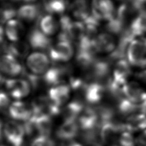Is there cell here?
<instances>
[{
    "label": "cell",
    "mask_w": 146,
    "mask_h": 146,
    "mask_svg": "<svg viewBox=\"0 0 146 146\" xmlns=\"http://www.w3.org/2000/svg\"><path fill=\"white\" fill-rule=\"evenodd\" d=\"M5 79H4V78L2 75V74L0 72V87L2 85L5 84Z\"/></svg>",
    "instance_id": "37"
},
{
    "label": "cell",
    "mask_w": 146,
    "mask_h": 146,
    "mask_svg": "<svg viewBox=\"0 0 146 146\" xmlns=\"http://www.w3.org/2000/svg\"><path fill=\"white\" fill-rule=\"evenodd\" d=\"M128 28L134 38L146 34V8L141 10L132 20Z\"/></svg>",
    "instance_id": "19"
},
{
    "label": "cell",
    "mask_w": 146,
    "mask_h": 146,
    "mask_svg": "<svg viewBox=\"0 0 146 146\" xmlns=\"http://www.w3.org/2000/svg\"><path fill=\"white\" fill-rule=\"evenodd\" d=\"M110 146H119L118 144H111Z\"/></svg>",
    "instance_id": "40"
},
{
    "label": "cell",
    "mask_w": 146,
    "mask_h": 146,
    "mask_svg": "<svg viewBox=\"0 0 146 146\" xmlns=\"http://www.w3.org/2000/svg\"><path fill=\"white\" fill-rule=\"evenodd\" d=\"M25 2H26L27 3H31L32 2H35L36 0H22Z\"/></svg>",
    "instance_id": "39"
},
{
    "label": "cell",
    "mask_w": 146,
    "mask_h": 146,
    "mask_svg": "<svg viewBox=\"0 0 146 146\" xmlns=\"http://www.w3.org/2000/svg\"><path fill=\"white\" fill-rule=\"evenodd\" d=\"M4 30L5 36L11 42L21 40L26 31L22 21L15 18L5 23Z\"/></svg>",
    "instance_id": "15"
},
{
    "label": "cell",
    "mask_w": 146,
    "mask_h": 146,
    "mask_svg": "<svg viewBox=\"0 0 146 146\" xmlns=\"http://www.w3.org/2000/svg\"><path fill=\"white\" fill-rule=\"evenodd\" d=\"M3 131H2V121L0 118V141L3 139Z\"/></svg>",
    "instance_id": "36"
},
{
    "label": "cell",
    "mask_w": 146,
    "mask_h": 146,
    "mask_svg": "<svg viewBox=\"0 0 146 146\" xmlns=\"http://www.w3.org/2000/svg\"><path fill=\"white\" fill-rule=\"evenodd\" d=\"M0 146H5V145H0Z\"/></svg>",
    "instance_id": "41"
},
{
    "label": "cell",
    "mask_w": 146,
    "mask_h": 146,
    "mask_svg": "<svg viewBox=\"0 0 146 146\" xmlns=\"http://www.w3.org/2000/svg\"><path fill=\"white\" fill-rule=\"evenodd\" d=\"M106 93V88L103 84L91 82L87 84L83 95L86 102L91 106L98 104Z\"/></svg>",
    "instance_id": "10"
},
{
    "label": "cell",
    "mask_w": 146,
    "mask_h": 146,
    "mask_svg": "<svg viewBox=\"0 0 146 146\" xmlns=\"http://www.w3.org/2000/svg\"><path fill=\"white\" fill-rule=\"evenodd\" d=\"M124 98L133 103L140 104L146 94V91L137 81L129 80L123 86Z\"/></svg>",
    "instance_id": "11"
},
{
    "label": "cell",
    "mask_w": 146,
    "mask_h": 146,
    "mask_svg": "<svg viewBox=\"0 0 146 146\" xmlns=\"http://www.w3.org/2000/svg\"><path fill=\"white\" fill-rule=\"evenodd\" d=\"M59 27V21L51 14H46L39 19L38 29L48 37L54 35L58 31Z\"/></svg>",
    "instance_id": "17"
},
{
    "label": "cell",
    "mask_w": 146,
    "mask_h": 146,
    "mask_svg": "<svg viewBox=\"0 0 146 146\" xmlns=\"http://www.w3.org/2000/svg\"><path fill=\"white\" fill-rule=\"evenodd\" d=\"M136 141L137 146H146V129L138 135Z\"/></svg>",
    "instance_id": "33"
},
{
    "label": "cell",
    "mask_w": 146,
    "mask_h": 146,
    "mask_svg": "<svg viewBox=\"0 0 146 146\" xmlns=\"http://www.w3.org/2000/svg\"><path fill=\"white\" fill-rule=\"evenodd\" d=\"M70 11L73 18L82 22L91 15L90 7L86 0H76L70 6Z\"/></svg>",
    "instance_id": "23"
},
{
    "label": "cell",
    "mask_w": 146,
    "mask_h": 146,
    "mask_svg": "<svg viewBox=\"0 0 146 146\" xmlns=\"http://www.w3.org/2000/svg\"><path fill=\"white\" fill-rule=\"evenodd\" d=\"M118 39L115 35L108 32L100 33L94 40V47L96 53L110 55L116 48Z\"/></svg>",
    "instance_id": "7"
},
{
    "label": "cell",
    "mask_w": 146,
    "mask_h": 146,
    "mask_svg": "<svg viewBox=\"0 0 146 146\" xmlns=\"http://www.w3.org/2000/svg\"><path fill=\"white\" fill-rule=\"evenodd\" d=\"M36 125L39 135L50 136L52 128L51 116L46 115L36 116Z\"/></svg>",
    "instance_id": "27"
},
{
    "label": "cell",
    "mask_w": 146,
    "mask_h": 146,
    "mask_svg": "<svg viewBox=\"0 0 146 146\" xmlns=\"http://www.w3.org/2000/svg\"><path fill=\"white\" fill-rule=\"evenodd\" d=\"M46 9L50 14H62L66 9L65 0H48L44 2Z\"/></svg>",
    "instance_id": "28"
},
{
    "label": "cell",
    "mask_w": 146,
    "mask_h": 146,
    "mask_svg": "<svg viewBox=\"0 0 146 146\" xmlns=\"http://www.w3.org/2000/svg\"><path fill=\"white\" fill-rule=\"evenodd\" d=\"M4 36H5L4 27H3L1 25H0V38L4 37Z\"/></svg>",
    "instance_id": "38"
},
{
    "label": "cell",
    "mask_w": 146,
    "mask_h": 146,
    "mask_svg": "<svg viewBox=\"0 0 146 146\" xmlns=\"http://www.w3.org/2000/svg\"><path fill=\"white\" fill-rule=\"evenodd\" d=\"M9 115L13 119L26 121L34 115V112L31 104L17 100L11 104Z\"/></svg>",
    "instance_id": "13"
},
{
    "label": "cell",
    "mask_w": 146,
    "mask_h": 146,
    "mask_svg": "<svg viewBox=\"0 0 146 146\" xmlns=\"http://www.w3.org/2000/svg\"><path fill=\"white\" fill-rule=\"evenodd\" d=\"M79 126L76 121H64L56 130V137L64 142L70 141L77 136Z\"/></svg>",
    "instance_id": "20"
},
{
    "label": "cell",
    "mask_w": 146,
    "mask_h": 146,
    "mask_svg": "<svg viewBox=\"0 0 146 146\" xmlns=\"http://www.w3.org/2000/svg\"><path fill=\"white\" fill-rule=\"evenodd\" d=\"M31 146H56V144L49 136L38 135L32 140Z\"/></svg>",
    "instance_id": "31"
},
{
    "label": "cell",
    "mask_w": 146,
    "mask_h": 146,
    "mask_svg": "<svg viewBox=\"0 0 146 146\" xmlns=\"http://www.w3.org/2000/svg\"><path fill=\"white\" fill-rule=\"evenodd\" d=\"M25 134L23 125L14 121H9L5 124L3 135L12 146H23Z\"/></svg>",
    "instance_id": "8"
},
{
    "label": "cell",
    "mask_w": 146,
    "mask_h": 146,
    "mask_svg": "<svg viewBox=\"0 0 146 146\" xmlns=\"http://www.w3.org/2000/svg\"><path fill=\"white\" fill-rule=\"evenodd\" d=\"M115 108L117 115L125 118V119L136 113H144L140 104L133 103L125 98H123L116 102Z\"/></svg>",
    "instance_id": "18"
},
{
    "label": "cell",
    "mask_w": 146,
    "mask_h": 146,
    "mask_svg": "<svg viewBox=\"0 0 146 146\" xmlns=\"http://www.w3.org/2000/svg\"><path fill=\"white\" fill-rule=\"evenodd\" d=\"M67 73V68L62 67H50L43 75V80L47 84L52 86L64 82V76Z\"/></svg>",
    "instance_id": "25"
},
{
    "label": "cell",
    "mask_w": 146,
    "mask_h": 146,
    "mask_svg": "<svg viewBox=\"0 0 146 146\" xmlns=\"http://www.w3.org/2000/svg\"><path fill=\"white\" fill-rule=\"evenodd\" d=\"M29 44L38 51L50 48L51 40L50 37L44 34L39 29L31 30L28 36Z\"/></svg>",
    "instance_id": "16"
},
{
    "label": "cell",
    "mask_w": 146,
    "mask_h": 146,
    "mask_svg": "<svg viewBox=\"0 0 146 146\" xmlns=\"http://www.w3.org/2000/svg\"><path fill=\"white\" fill-rule=\"evenodd\" d=\"M79 125L82 131L99 127L96 107L91 106L84 107L79 116Z\"/></svg>",
    "instance_id": "14"
},
{
    "label": "cell",
    "mask_w": 146,
    "mask_h": 146,
    "mask_svg": "<svg viewBox=\"0 0 146 146\" xmlns=\"http://www.w3.org/2000/svg\"><path fill=\"white\" fill-rule=\"evenodd\" d=\"M84 107L83 103L79 100H75L70 102L61 111L64 121H75Z\"/></svg>",
    "instance_id": "22"
},
{
    "label": "cell",
    "mask_w": 146,
    "mask_h": 146,
    "mask_svg": "<svg viewBox=\"0 0 146 146\" xmlns=\"http://www.w3.org/2000/svg\"><path fill=\"white\" fill-rule=\"evenodd\" d=\"M124 123L126 131L132 133L144 131L146 129V114L143 112L134 113L127 117Z\"/></svg>",
    "instance_id": "21"
},
{
    "label": "cell",
    "mask_w": 146,
    "mask_h": 146,
    "mask_svg": "<svg viewBox=\"0 0 146 146\" xmlns=\"http://www.w3.org/2000/svg\"><path fill=\"white\" fill-rule=\"evenodd\" d=\"M126 59L132 66L146 68L145 37H137L130 42L127 50Z\"/></svg>",
    "instance_id": "1"
},
{
    "label": "cell",
    "mask_w": 146,
    "mask_h": 146,
    "mask_svg": "<svg viewBox=\"0 0 146 146\" xmlns=\"http://www.w3.org/2000/svg\"><path fill=\"white\" fill-rule=\"evenodd\" d=\"M40 13V7L34 3H26L21 6L17 10V16L21 21L27 22L35 20Z\"/></svg>",
    "instance_id": "24"
},
{
    "label": "cell",
    "mask_w": 146,
    "mask_h": 146,
    "mask_svg": "<svg viewBox=\"0 0 146 146\" xmlns=\"http://www.w3.org/2000/svg\"><path fill=\"white\" fill-rule=\"evenodd\" d=\"M74 49L70 41L59 40L49 48V57L51 60L58 62H66L72 59Z\"/></svg>",
    "instance_id": "6"
},
{
    "label": "cell",
    "mask_w": 146,
    "mask_h": 146,
    "mask_svg": "<svg viewBox=\"0 0 146 146\" xmlns=\"http://www.w3.org/2000/svg\"><path fill=\"white\" fill-rule=\"evenodd\" d=\"M17 15V10L10 5H5L0 8V22H7L10 19L14 18Z\"/></svg>",
    "instance_id": "29"
},
{
    "label": "cell",
    "mask_w": 146,
    "mask_h": 146,
    "mask_svg": "<svg viewBox=\"0 0 146 146\" xmlns=\"http://www.w3.org/2000/svg\"><path fill=\"white\" fill-rule=\"evenodd\" d=\"M116 9L112 0H92L91 14L99 21H109L115 15Z\"/></svg>",
    "instance_id": "4"
},
{
    "label": "cell",
    "mask_w": 146,
    "mask_h": 146,
    "mask_svg": "<svg viewBox=\"0 0 146 146\" xmlns=\"http://www.w3.org/2000/svg\"><path fill=\"white\" fill-rule=\"evenodd\" d=\"M135 76L138 81L146 85V68H144L143 70L136 72L135 75Z\"/></svg>",
    "instance_id": "34"
},
{
    "label": "cell",
    "mask_w": 146,
    "mask_h": 146,
    "mask_svg": "<svg viewBox=\"0 0 146 146\" xmlns=\"http://www.w3.org/2000/svg\"><path fill=\"white\" fill-rule=\"evenodd\" d=\"M4 86L8 94L18 100L27 96L32 88L27 80L17 77L10 78L5 80Z\"/></svg>",
    "instance_id": "5"
},
{
    "label": "cell",
    "mask_w": 146,
    "mask_h": 146,
    "mask_svg": "<svg viewBox=\"0 0 146 146\" xmlns=\"http://www.w3.org/2000/svg\"><path fill=\"white\" fill-rule=\"evenodd\" d=\"M23 71L18 59L6 52L0 55V72L10 78H17Z\"/></svg>",
    "instance_id": "9"
},
{
    "label": "cell",
    "mask_w": 146,
    "mask_h": 146,
    "mask_svg": "<svg viewBox=\"0 0 146 146\" xmlns=\"http://www.w3.org/2000/svg\"><path fill=\"white\" fill-rule=\"evenodd\" d=\"M131 66L126 58L115 62L112 67L110 83L115 87L123 88L132 74Z\"/></svg>",
    "instance_id": "3"
},
{
    "label": "cell",
    "mask_w": 146,
    "mask_h": 146,
    "mask_svg": "<svg viewBox=\"0 0 146 146\" xmlns=\"http://www.w3.org/2000/svg\"><path fill=\"white\" fill-rule=\"evenodd\" d=\"M9 95L5 92L0 91V112L3 114H9L10 106Z\"/></svg>",
    "instance_id": "32"
},
{
    "label": "cell",
    "mask_w": 146,
    "mask_h": 146,
    "mask_svg": "<svg viewBox=\"0 0 146 146\" xmlns=\"http://www.w3.org/2000/svg\"><path fill=\"white\" fill-rule=\"evenodd\" d=\"M133 133L128 131L121 133L117 140L118 145L119 146H135L136 141Z\"/></svg>",
    "instance_id": "30"
},
{
    "label": "cell",
    "mask_w": 146,
    "mask_h": 146,
    "mask_svg": "<svg viewBox=\"0 0 146 146\" xmlns=\"http://www.w3.org/2000/svg\"><path fill=\"white\" fill-rule=\"evenodd\" d=\"M142 108H143V112L146 114V94L144 97V99L141 102V103L140 104Z\"/></svg>",
    "instance_id": "35"
},
{
    "label": "cell",
    "mask_w": 146,
    "mask_h": 146,
    "mask_svg": "<svg viewBox=\"0 0 146 146\" xmlns=\"http://www.w3.org/2000/svg\"><path fill=\"white\" fill-rule=\"evenodd\" d=\"M49 56L40 51L30 53L26 58V66L29 73L38 76L43 75L50 68Z\"/></svg>",
    "instance_id": "2"
},
{
    "label": "cell",
    "mask_w": 146,
    "mask_h": 146,
    "mask_svg": "<svg viewBox=\"0 0 146 146\" xmlns=\"http://www.w3.org/2000/svg\"><path fill=\"white\" fill-rule=\"evenodd\" d=\"M71 91L69 84L62 82L51 86L47 96L52 102L61 107L68 100Z\"/></svg>",
    "instance_id": "12"
},
{
    "label": "cell",
    "mask_w": 146,
    "mask_h": 146,
    "mask_svg": "<svg viewBox=\"0 0 146 146\" xmlns=\"http://www.w3.org/2000/svg\"><path fill=\"white\" fill-rule=\"evenodd\" d=\"M29 50V44L28 43L19 40L11 42L8 46L7 52L13 55L17 59L23 58L27 56Z\"/></svg>",
    "instance_id": "26"
}]
</instances>
